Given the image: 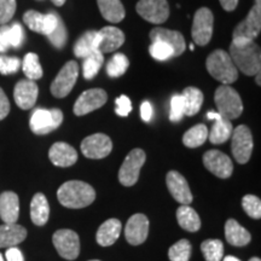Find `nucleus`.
Masks as SVG:
<instances>
[{
    "label": "nucleus",
    "instance_id": "nucleus-49",
    "mask_svg": "<svg viewBox=\"0 0 261 261\" xmlns=\"http://www.w3.org/2000/svg\"><path fill=\"white\" fill-rule=\"evenodd\" d=\"M140 116H142L143 121H145V122H149L150 120H151L152 107H151V104H150V102H148V100L143 102L142 106H140Z\"/></svg>",
    "mask_w": 261,
    "mask_h": 261
},
{
    "label": "nucleus",
    "instance_id": "nucleus-29",
    "mask_svg": "<svg viewBox=\"0 0 261 261\" xmlns=\"http://www.w3.org/2000/svg\"><path fill=\"white\" fill-rule=\"evenodd\" d=\"M225 237L231 246L244 247L252 240V236L234 219H228L225 224Z\"/></svg>",
    "mask_w": 261,
    "mask_h": 261
},
{
    "label": "nucleus",
    "instance_id": "nucleus-44",
    "mask_svg": "<svg viewBox=\"0 0 261 261\" xmlns=\"http://www.w3.org/2000/svg\"><path fill=\"white\" fill-rule=\"evenodd\" d=\"M21 67V61L17 57L0 56V74L10 75L14 74Z\"/></svg>",
    "mask_w": 261,
    "mask_h": 261
},
{
    "label": "nucleus",
    "instance_id": "nucleus-58",
    "mask_svg": "<svg viewBox=\"0 0 261 261\" xmlns=\"http://www.w3.org/2000/svg\"><path fill=\"white\" fill-rule=\"evenodd\" d=\"M90 261H100V260H90Z\"/></svg>",
    "mask_w": 261,
    "mask_h": 261
},
{
    "label": "nucleus",
    "instance_id": "nucleus-37",
    "mask_svg": "<svg viewBox=\"0 0 261 261\" xmlns=\"http://www.w3.org/2000/svg\"><path fill=\"white\" fill-rule=\"evenodd\" d=\"M22 69L28 80H38L42 76V68L39 62V57L37 54H27L25 55L23 63H22Z\"/></svg>",
    "mask_w": 261,
    "mask_h": 261
},
{
    "label": "nucleus",
    "instance_id": "nucleus-27",
    "mask_svg": "<svg viewBox=\"0 0 261 261\" xmlns=\"http://www.w3.org/2000/svg\"><path fill=\"white\" fill-rule=\"evenodd\" d=\"M27 237V230L17 224L0 225V248L16 247Z\"/></svg>",
    "mask_w": 261,
    "mask_h": 261
},
{
    "label": "nucleus",
    "instance_id": "nucleus-36",
    "mask_svg": "<svg viewBox=\"0 0 261 261\" xmlns=\"http://www.w3.org/2000/svg\"><path fill=\"white\" fill-rule=\"evenodd\" d=\"M201 250L205 261H221L224 256V244L220 240H205Z\"/></svg>",
    "mask_w": 261,
    "mask_h": 261
},
{
    "label": "nucleus",
    "instance_id": "nucleus-31",
    "mask_svg": "<svg viewBox=\"0 0 261 261\" xmlns=\"http://www.w3.org/2000/svg\"><path fill=\"white\" fill-rule=\"evenodd\" d=\"M177 220L180 226L189 232H196L201 228V219L198 213L189 204H181L177 210Z\"/></svg>",
    "mask_w": 261,
    "mask_h": 261
},
{
    "label": "nucleus",
    "instance_id": "nucleus-3",
    "mask_svg": "<svg viewBox=\"0 0 261 261\" xmlns=\"http://www.w3.org/2000/svg\"><path fill=\"white\" fill-rule=\"evenodd\" d=\"M205 67L208 73L223 85H230L238 79L236 65L231 60L230 55L224 50L212 52L205 62Z\"/></svg>",
    "mask_w": 261,
    "mask_h": 261
},
{
    "label": "nucleus",
    "instance_id": "nucleus-18",
    "mask_svg": "<svg viewBox=\"0 0 261 261\" xmlns=\"http://www.w3.org/2000/svg\"><path fill=\"white\" fill-rule=\"evenodd\" d=\"M166 182L171 195L175 201H178L181 204H190L192 202V194L189 182L180 173L177 171H171L167 173Z\"/></svg>",
    "mask_w": 261,
    "mask_h": 261
},
{
    "label": "nucleus",
    "instance_id": "nucleus-11",
    "mask_svg": "<svg viewBox=\"0 0 261 261\" xmlns=\"http://www.w3.org/2000/svg\"><path fill=\"white\" fill-rule=\"evenodd\" d=\"M137 12L150 23L161 24L169 17V6L167 0H139Z\"/></svg>",
    "mask_w": 261,
    "mask_h": 261
},
{
    "label": "nucleus",
    "instance_id": "nucleus-48",
    "mask_svg": "<svg viewBox=\"0 0 261 261\" xmlns=\"http://www.w3.org/2000/svg\"><path fill=\"white\" fill-rule=\"evenodd\" d=\"M6 260L8 261H24L23 254H22L21 250L16 247H10L6 250Z\"/></svg>",
    "mask_w": 261,
    "mask_h": 261
},
{
    "label": "nucleus",
    "instance_id": "nucleus-8",
    "mask_svg": "<svg viewBox=\"0 0 261 261\" xmlns=\"http://www.w3.org/2000/svg\"><path fill=\"white\" fill-rule=\"evenodd\" d=\"M79 76V64L70 61L63 65L57 74L56 79L51 84V93L56 98H64L73 90L75 83Z\"/></svg>",
    "mask_w": 261,
    "mask_h": 261
},
{
    "label": "nucleus",
    "instance_id": "nucleus-52",
    "mask_svg": "<svg viewBox=\"0 0 261 261\" xmlns=\"http://www.w3.org/2000/svg\"><path fill=\"white\" fill-rule=\"evenodd\" d=\"M224 261H241V260H240V259H237V257H234V256L228 255V256L225 257Z\"/></svg>",
    "mask_w": 261,
    "mask_h": 261
},
{
    "label": "nucleus",
    "instance_id": "nucleus-16",
    "mask_svg": "<svg viewBox=\"0 0 261 261\" xmlns=\"http://www.w3.org/2000/svg\"><path fill=\"white\" fill-rule=\"evenodd\" d=\"M149 233V219L144 214H135L129 218L125 227L127 242L132 246L144 243Z\"/></svg>",
    "mask_w": 261,
    "mask_h": 261
},
{
    "label": "nucleus",
    "instance_id": "nucleus-13",
    "mask_svg": "<svg viewBox=\"0 0 261 261\" xmlns=\"http://www.w3.org/2000/svg\"><path fill=\"white\" fill-rule=\"evenodd\" d=\"M60 18L61 17L56 12H50V14L44 15L38 11H34V10H29L23 15L24 23L31 31L39 33V34H44L46 37L55 31Z\"/></svg>",
    "mask_w": 261,
    "mask_h": 261
},
{
    "label": "nucleus",
    "instance_id": "nucleus-40",
    "mask_svg": "<svg viewBox=\"0 0 261 261\" xmlns=\"http://www.w3.org/2000/svg\"><path fill=\"white\" fill-rule=\"evenodd\" d=\"M242 207L246 213L253 219L261 218V201L254 195H246L242 198Z\"/></svg>",
    "mask_w": 261,
    "mask_h": 261
},
{
    "label": "nucleus",
    "instance_id": "nucleus-14",
    "mask_svg": "<svg viewBox=\"0 0 261 261\" xmlns=\"http://www.w3.org/2000/svg\"><path fill=\"white\" fill-rule=\"evenodd\" d=\"M108 100V94L102 89H92L83 92L74 104V114L84 116L102 108Z\"/></svg>",
    "mask_w": 261,
    "mask_h": 261
},
{
    "label": "nucleus",
    "instance_id": "nucleus-39",
    "mask_svg": "<svg viewBox=\"0 0 261 261\" xmlns=\"http://www.w3.org/2000/svg\"><path fill=\"white\" fill-rule=\"evenodd\" d=\"M191 256V244L188 240H180L169 248L168 257L171 261H189Z\"/></svg>",
    "mask_w": 261,
    "mask_h": 261
},
{
    "label": "nucleus",
    "instance_id": "nucleus-46",
    "mask_svg": "<svg viewBox=\"0 0 261 261\" xmlns=\"http://www.w3.org/2000/svg\"><path fill=\"white\" fill-rule=\"evenodd\" d=\"M115 106V113L119 116L126 117L132 112V103H130V99L127 96H120L119 98H116Z\"/></svg>",
    "mask_w": 261,
    "mask_h": 261
},
{
    "label": "nucleus",
    "instance_id": "nucleus-12",
    "mask_svg": "<svg viewBox=\"0 0 261 261\" xmlns=\"http://www.w3.org/2000/svg\"><path fill=\"white\" fill-rule=\"evenodd\" d=\"M112 139L103 133H96V135L86 137L81 143V151L87 159H104L112 152Z\"/></svg>",
    "mask_w": 261,
    "mask_h": 261
},
{
    "label": "nucleus",
    "instance_id": "nucleus-15",
    "mask_svg": "<svg viewBox=\"0 0 261 261\" xmlns=\"http://www.w3.org/2000/svg\"><path fill=\"white\" fill-rule=\"evenodd\" d=\"M203 165L208 171L218 178H230L233 172V163L231 159L219 150H210L203 155Z\"/></svg>",
    "mask_w": 261,
    "mask_h": 261
},
{
    "label": "nucleus",
    "instance_id": "nucleus-1",
    "mask_svg": "<svg viewBox=\"0 0 261 261\" xmlns=\"http://www.w3.org/2000/svg\"><path fill=\"white\" fill-rule=\"evenodd\" d=\"M230 57L243 74L254 76L260 73L261 56L260 47L256 42L249 39L233 38L230 46Z\"/></svg>",
    "mask_w": 261,
    "mask_h": 261
},
{
    "label": "nucleus",
    "instance_id": "nucleus-51",
    "mask_svg": "<svg viewBox=\"0 0 261 261\" xmlns=\"http://www.w3.org/2000/svg\"><path fill=\"white\" fill-rule=\"evenodd\" d=\"M51 2L54 3L56 6H62V5H64L65 0H51Z\"/></svg>",
    "mask_w": 261,
    "mask_h": 261
},
{
    "label": "nucleus",
    "instance_id": "nucleus-50",
    "mask_svg": "<svg viewBox=\"0 0 261 261\" xmlns=\"http://www.w3.org/2000/svg\"><path fill=\"white\" fill-rule=\"evenodd\" d=\"M225 11H233L237 8L238 0H219Z\"/></svg>",
    "mask_w": 261,
    "mask_h": 261
},
{
    "label": "nucleus",
    "instance_id": "nucleus-23",
    "mask_svg": "<svg viewBox=\"0 0 261 261\" xmlns=\"http://www.w3.org/2000/svg\"><path fill=\"white\" fill-rule=\"evenodd\" d=\"M50 161L57 167H70L77 161V152L73 146L67 143H55L48 151Z\"/></svg>",
    "mask_w": 261,
    "mask_h": 261
},
{
    "label": "nucleus",
    "instance_id": "nucleus-43",
    "mask_svg": "<svg viewBox=\"0 0 261 261\" xmlns=\"http://www.w3.org/2000/svg\"><path fill=\"white\" fill-rule=\"evenodd\" d=\"M184 116V100L181 94H174L171 99V112H169V120L172 122L180 121Z\"/></svg>",
    "mask_w": 261,
    "mask_h": 261
},
{
    "label": "nucleus",
    "instance_id": "nucleus-33",
    "mask_svg": "<svg viewBox=\"0 0 261 261\" xmlns=\"http://www.w3.org/2000/svg\"><path fill=\"white\" fill-rule=\"evenodd\" d=\"M98 46V32L90 31L81 35L79 40L74 46L75 56L79 58H85L97 50Z\"/></svg>",
    "mask_w": 261,
    "mask_h": 261
},
{
    "label": "nucleus",
    "instance_id": "nucleus-24",
    "mask_svg": "<svg viewBox=\"0 0 261 261\" xmlns=\"http://www.w3.org/2000/svg\"><path fill=\"white\" fill-rule=\"evenodd\" d=\"M19 215V200L17 194L5 191L0 195V218L5 224H16Z\"/></svg>",
    "mask_w": 261,
    "mask_h": 261
},
{
    "label": "nucleus",
    "instance_id": "nucleus-35",
    "mask_svg": "<svg viewBox=\"0 0 261 261\" xmlns=\"http://www.w3.org/2000/svg\"><path fill=\"white\" fill-rule=\"evenodd\" d=\"M104 62V57L102 52L96 50L92 54L89 55L87 57L84 58L83 63V70H84V76L85 79L91 80L98 74V71L100 70Z\"/></svg>",
    "mask_w": 261,
    "mask_h": 261
},
{
    "label": "nucleus",
    "instance_id": "nucleus-10",
    "mask_svg": "<svg viewBox=\"0 0 261 261\" xmlns=\"http://www.w3.org/2000/svg\"><path fill=\"white\" fill-rule=\"evenodd\" d=\"M232 149L233 158L241 165L249 161L253 152V136L247 126L240 125L232 132Z\"/></svg>",
    "mask_w": 261,
    "mask_h": 261
},
{
    "label": "nucleus",
    "instance_id": "nucleus-57",
    "mask_svg": "<svg viewBox=\"0 0 261 261\" xmlns=\"http://www.w3.org/2000/svg\"><path fill=\"white\" fill-rule=\"evenodd\" d=\"M0 261H4V259H3V255H2V254H0Z\"/></svg>",
    "mask_w": 261,
    "mask_h": 261
},
{
    "label": "nucleus",
    "instance_id": "nucleus-55",
    "mask_svg": "<svg viewBox=\"0 0 261 261\" xmlns=\"http://www.w3.org/2000/svg\"><path fill=\"white\" fill-rule=\"evenodd\" d=\"M190 50H191V51H194V50H195V45H194V44H191V45H190Z\"/></svg>",
    "mask_w": 261,
    "mask_h": 261
},
{
    "label": "nucleus",
    "instance_id": "nucleus-38",
    "mask_svg": "<svg viewBox=\"0 0 261 261\" xmlns=\"http://www.w3.org/2000/svg\"><path fill=\"white\" fill-rule=\"evenodd\" d=\"M129 61L123 54H116L112 57L107 65V73L112 77H119L128 69Z\"/></svg>",
    "mask_w": 261,
    "mask_h": 261
},
{
    "label": "nucleus",
    "instance_id": "nucleus-2",
    "mask_svg": "<svg viewBox=\"0 0 261 261\" xmlns=\"http://www.w3.org/2000/svg\"><path fill=\"white\" fill-rule=\"evenodd\" d=\"M57 198L62 205L71 210H80L91 203L96 198V191L90 184L80 180L64 182L57 191Z\"/></svg>",
    "mask_w": 261,
    "mask_h": 261
},
{
    "label": "nucleus",
    "instance_id": "nucleus-9",
    "mask_svg": "<svg viewBox=\"0 0 261 261\" xmlns=\"http://www.w3.org/2000/svg\"><path fill=\"white\" fill-rule=\"evenodd\" d=\"M52 242L58 254L67 260H75L80 254V238L73 230H58L52 236Z\"/></svg>",
    "mask_w": 261,
    "mask_h": 261
},
{
    "label": "nucleus",
    "instance_id": "nucleus-42",
    "mask_svg": "<svg viewBox=\"0 0 261 261\" xmlns=\"http://www.w3.org/2000/svg\"><path fill=\"white\" fill-rule=\"evenodd\" d=\"M47 38L55 47L62 48L64 46L65 42H67L68 34H67V29H65L63 21H62L61 18H60V21H58L57 27L55 28V31L52 32L50 35H47Z\"/></svg>",
    "mask_w": 261,
    "mask_h": 261
},
{
    "label": "nucleus",
    "instance_id": "nucleus-5",
    "mask_svg": "<svg viewBox=\"0 0 261 261\" xmlns=\"http://www.w3.org/2000/svg\"><path fill=\"white\" fill-rule=\"evenodd\" d=\"M63 122V113L60 109H35L31 116L29 126L33 133L42 136L57 129Z\"/></svg>",
    "mask_w": 261,
    "mask_h": 261
},
{
    "label": "nucleus",
    "instance_id": "nucleus-17",
    "mask_svg": "<svg viewBox=\"0 0 261 261\" xmlns=\"http://www.w3.org/2000/svg\"><path fill=\"white\" fill-rule=\"evenodd\" d=\"M261 29V6L254 5L244 21L234 28L233 38H242L254 40Z\"/></svg>",
    "mask_w": 261,
    "mask_h": 261
},
{
    "label": "nucleus",
    "instance_id": "nucleus-21",
    "mask_svg": "<svg viewBox=\"0 0 261 261\" xmlns=\"http://www.w3.org/2000/svg\"><path fill=\"white\" fill-rule=\"evenodd\" d=\"M207 119L214 120V125L212 127L210 135H208L211 143H213V144H223V143L227 142L233 132L232 123H231L230 120L224 119L217 112H208Z\"/></svg>",
    "mask_w": 261,
    "mask_h": 261
},
{
    "label": "nucleus",
    "instance_id": "nucleus-25",
    "mask_svg": "<svg viewBox=\"0 0 261 261\" xmlns=\"http://www.w3.org/2000/svg\"><path fill=\"white\" fill-rule=\"evenodd\" d=\"M23 28L17 22H15L12 25L0 27V52L8 51L10 47L17 48L23 44Z\"/></svg>",
    "mask_w": 261,
    "mask_h": 261
},
{
    "label": "nucleus",
    "instance_id": "nucleus-6",
    "mask_svg": "<svg viewBox=\"0 0 261 261\" xmlns=\"http://www.w3.org/2000/svg\"><path fill=\"white\" fill-rule=\"evenodd\" d=\"M146 155L144 150L133 149L126 156L125 161L121 165L119 171V180L125 187H133L139 178L140 168L145 163Z\"/></svg>",
    "mask_w": 261,
    "mask_h": 261
},
{
    "label": "nucleus",
    "instance_id": "nucleus-53",
    "mask_svg": "<svg viewBox=\"0 0 261 261\" xmlns=\"http://www.w3.org/2000/svg\"><path fill=\"white\" fill-rule=\"evenodd\" d=\"M255 81H256V83H257V85H260V73H257V74H256Z\"/></svg>",
    "mask_w": 261,
    "mask_h": 261
},
{
    "label": "nucleus",
    "instance_id": "nucleus-20",
    "mask_svg": "<svg viewBox=\"0 0 261 261\" xmlns=\"http://www.w3.org/2000/svg\"><path fill=\"white\" fill-rule=\"evenodd\" d=\"M150 40L151 41H163L173 50L174 57L180 56L187 48L185 39L181 33L177 31H171L167 28H154L150 32Z\"/></svg>",
    "mask_w": 261,
    "mask_h": 261
},
{
    "label": "nucleus",
    "instance_id": "nucleus-30",
    "mask_svg": "<svg viewBox=\"0 0 261 261\" xmlns=\"http://www.w3.org/2000/svg\"><path fill=\"white\" fill-rule=\"evenodd\" d=\"M100 14L107 21L119 23L125 18V9L120 0H97Z\"/></svg>",
    "mask_w": 261,
    "mask_h": 261
},
{
    "label": "nucleus",
    "instance_id": "nucleus-22",
    "mask_svg": "<svg viewBox=\"0 0 261 261\" xmlns=\"http://www.w3.org/2000/svg\"><path fill=\"white\" fill-rule=\"evenodd\" d=\"M39 93L38 85L33 80H22L17 83L14 90L15 102L18 108L28 110L34 107Z\"/></svg>",
    "mask_w": 261,
    "mask_h": 261
},
{
    "label": "nucleus",
    "instance_id": "nucleus-26",
    "mask_svg": "<svg viewBox=\"0 0 261 261\" xmlns=\"http://www.w3.org/2000/svg\"><path fill=\"white\" fill-rule=\"evenodd\" d=\"M121 221L119 219H108L100 225L96 233L97 243L102 247L113 246L121 233Z\"/></svg>",
    "mask_w": 261,
    "mask_h": 261
},
{
    "label": "nucleus",
    "instance_id": "nucleus-47",
    "mask_svg": "<svg viewBox=\"0 0 261 261\" xmlns=\"http://www.w3.org/2000/svg\"><path fill=\"white\" fill-rule=\"evenodd\" d=\"M10 113V102L4 91L0 89V121L4 120Z\"/></svg>",
    "mask_w": 261,
    "mask_h": 261
},
{
    "label": "nucleus",
    "instance_id": "nucleus-45",
    "mask_svg": "<svg viewBox=\"0 0 261 261\" xmlns=\"http://www.w3.org/2000/svg\"><path fill=\"white\" fill-rule=\"evenodd\" d=\"M16 0H0V24H5L14 17Z\"/></svg>",
    "mask_w": 261,
    "mask_h": 261
},
{
    "label": "nucleus",
    "instance_id": "nucleus-7",
    "mask_svg": "<svg viewBox=\"0 0 261 261\" xmlns=\"http://www.w3.org/2000/svg\"><path fill=\"white\" fill-rule=\"evenodd\" d=\"M214 16L208 8H201L196 11L192 23L191 34L195 44L198 46H205L211 41L213 35Z\"/></svg>",
    "mask_w": 261,
    "mask_h": 261
},
{
    "label": "nucleus",
    "instance_id": "nucleus-32",
    "mask_svg": "<svg viewBox=\"0 0 261 261\" xmlns=\"http://www.w3.org/2000/svg\"><path fill=\"white\" fill-rule=\"evenodd\" d=\"M182 100H184V115L194 116L200 112L203 104V93L196 87H187L182 91Z\"/></svg>",
    "mask_w": 261,
    "mask_h": 261
},
{
    "label": "nucleus",
    "instance_id": "nucleus-4",
    "mask_svg": "<svg viewBox=\"0 0 261 261\" xmlns=\"http://www.w3.org/2000/svg\"><path fill=\"white\" fill-rule=\"evenodd\" d=\"M214 102L218 108L217 113L230 121L240 117L243 112V103L240 94L228 85L218 87L214 94Z\"/></svg>",
    "mask_w": 261,
    "mask_h": 261
},
{
    "label": "nucleus",
    "instance_id": "nucleus-19",
    "mask_svg": "<svg viewBox=\"0 0 261 261\" xmlns=\"http://www.w3.org/2000/svg\"><path fill=\"white\" fill-rule=\"evenodd\" d=\"M125 42V34L121 29L108 25L98 32V46L97 50L102 54L110 52L121 47Z\"/></svg>",
    "mask_w": 261,
    "mask_h": 261
},
{
    "label": "nucleus",
    "instance_id": "nucleus-54",
    "mask_svg": "<svg viewBox=\"0 0 261 261\" xmlns=\"http://www.w3.org/2000/svg\"><path fill=\"white\" fill-rule=\"evenodd\" d=\"M249 261H261V260L259 259V257H252Z\"/></svg>",
    "mask_w": 261,
    "mask_h": 261
},
{
    "label": "nucleus",
    "instance_id": "nucleus-41",
    "mask_svg": "<svg viewBox=\"0 0 261 261\" xmlns=\"http://www.w3.org/2000/svg\"><path fill=\"white\" fill-rule=\"evenodd\" d=\"M149 52L155 60L166 61L168 58L174 57L173 50L163 41H151V45L149 47Z\"/></svg>",
    "mask_w": 261,
    "mask_h": 261
},
{
    "label": "nucleus",
    "instance_id": "nucleus-34",
    "mask_svg": "<svg viewBox=\"0 0 261 261\" xmlns=\"http://www.w3.org/2000/svg\"><path fill=\"white\" fill-rule=\"evenodd\" d=\"M208 138V128L204 125H196L185 132L182 136V143L188 148H198Z\"/></svg>",
    "mask_w": 261,
    "mask_h": 261
},
{
    "label": "nucleus",
    "instance_id": "nucleus-28",
    "mask_svg": "<svg viewBox=\"0 0 261 261\" xmlns=\"http://www.w3.org/2000/svg\"><path fill=\"white\" fill-rule=\"evenodd\" d=\"M50 217V204L46 196L41 192L34 195L31 202V219L38 226H44Z\"/></svg>",
    "mask_w": 261,
    "mask_h": 261
},
{
    "label": "nucleus",
    "instance_id": "nucleus-56",
    "mask_svg": "<svg viewBox=\"0 0 261 261\" xmlns=\"http://www.w3.org/2000/svg\"><path fill=\"white\" fill-rule=\"evenodd\" d=\"M255 4H256V5H260V6H261V0H255Z\"/></svg>",
    "mask_w": 261,
    "mask_h": 261
}]
</instances>
